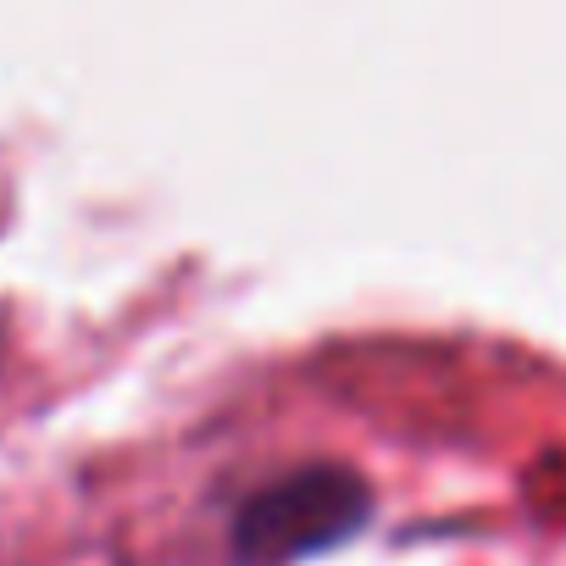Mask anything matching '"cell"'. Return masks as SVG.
Masks as SVG:
<instances>
[{
    "instance_id": "obj_1",
    "label": "cell",
    "mask_w": 566,
    "mask_h": 566,
    "mask_svg": "<svg viewBox=\"0 0 566 566\" xmlns=\"http://www.w3.org/2000/svg\"><path fill=\"white\" fill-rule=\"evenodd\" d=\"M373 516V489L339 461H312L261 483L233 511V560L239 566H290L301 555L356 538Z\"/></svg>"
}]
</instances>
